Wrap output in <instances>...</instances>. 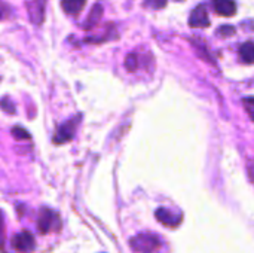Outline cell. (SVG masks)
Returning <instances> with one entry per match:
<instances>
[{
	"instance_id": "5",
	"label": "cell",
	"mask_w": 254,
	"mask_h": 253,
	"mask_svg": "<svg viewBox=\"0 0 254 253\" xmlns=\"http://www.w3.org/2000/svg\"><path fill=\"white\" fill-rule=\"evenodd\" d=\"M45 4H46V0H31L27 4L28 15H30V19L33 24H36V25L42 24V21L45 18Z\"/></svg>"
},
{
	"instance_id": "7",
	"label": "cell",
	"mask_w": 254,
	"mask_h": 253,
	"mask_svg": "<svg viewBox=\"0 0 254 253\" xmlns=\"http://www.w3.org/2000/svg\"><path fill=\"white\" fill-rule=\"evenodd\" d=\"M214 10L222 16H232L237 12V3L234 0H211Z\"/></svg>"
},
{
	"instance_id": "17",
	"label": "cell",
	"mask_w": 254,
	"mask_h": 253,
	"mask_svg": "<svg viewBox=\"0 0 254 253\" xmlns=\"http://www.w3.org/2000/svg\"><path fill=\"white\" fill-rule=\"evenodd\" d=\"M179 1H182V0H179Z\"/></svg>"
},
{
	"instance_id": "4",
	"label": "cell",
	"mask_w": 254,
	"mask_h": 253,
	"mask_svg": "<svg viewBox=\"0 0 254 253\" xmlns=\"http://www.w3.org/2000/svg\"><path fill=\"white\" fill-rule=\"evenodd\" d=\"M189 25L193 28H201V27H208L210 25V18H208V12L207 7L204 4L196 6L192 12H190V18H189Z\"/></svg>"
},
{
	"instance_id": "15",
	"label": "cell",
	"mask_w": 254,
	"mask_h": 253,
	"mask_svg": "<svg viewBox=\"0 0 254 253\" xmlns=\"http://www.w3.org/2000/svg\"><path fill=\"white\" fill-rule=\"evenodd\" d=\"M217 33L220 34V36H231V34H234L235 33V28L232 27V25H222L219 30H217Z\"/></svg>"
},
{
	"instance_id": "14",
	"label": "cell",
	"mask_w": 254,
	"mask_h": 253,
	"mask_svg": "<svg viewBox=\"0 0 254 253\" xmlns=\"http://www.w3.org/2000/svg\"><path fill=\"white\" fill-rule=\"evenodd\" d=\"M243 104H244L247 113L250 115V118L254 121V97H246L243 100Z\"/></svg>"
},
{
	"instance_id": "12",
	"label": "cell",
	"mask_w": 254,
	"mask_h": 253,
	"mask_svg": "<svg viewBox=\"0 0 254 253\" xmlns=\"http://www.w3.org/2000/svg\"><path fill=\"white\" fill-rule=\"evenodd\" d=\"M125 67H127V70H129V72H135V70H137L138 61H137V55H135V54H129V55L125 58Z\"/></svg>"
},
{
	"instance_id": "10",
	"label": "cell",
	"mask_w": 254,
	"mask_h": 253,
	"mask_svg": "<svg viewBox=\"0 0 254 253\" xmlns=\"http://www.w3.org/2000/svg\"><path fill=\"white\" fill-rule=\"evenodd\" d=\"M240 57L246 64H254V43L246 42L240 48Z\"/></svg>"
},
{
	"instance_id": "13",
	"label": "cell",
	"mask_w": 254,
	"mask_h": 253,
	"mask_svg": "<svg viewBox=\"0 0 254 253\" xmlns=\"http://www.w3.org/2000/svg\"><path fill=\"white\" fill-rule=\"evenodd\" d=\"M144 6L149 9H164L167 6V0H144Z\"/></svg>"
},
{
	"instance_id": "1",
	"label": "cell",
	"mask_w": 254,
	"mask_h": 253,
	"mask_svg": "<svg viewBox=\"0 0 254 253\" xmlns=\"http://www.w3.org/2000/svg\"><path fill=\"white\" fill-rule=\"evenodd\" d=\"M60 228V218L52 210L43 209L39 216V230L42 233H51Z\"/></svg>"
},
{
	"instance_id": "9",
	"label": "cell",
	"mask_w": 254,
	"mask_h": 253,
	"mask_svg": "<svg viewBox=\"0 0 254 253\" xmlns=\"http://www.w3.org/2000/svg\"><path fill=\"white\" fill-rule=\"evenodd\" d=\"M101 16H103V6L100 3H97L91 9V13L88 15V18L85 21V30H91L92 27H95L98 24V21L101 19Z\"/></svg>"
},
{
	"instance_id": "16",
	"label": "cell",
	"mask_w": 254,
	"mask_h": 253,
	"mask_svg": "<svg viewBox=\"0 0 254 253\" xmlns=\"http://www.w3.org/2000/svg\"><path fill=\"white\" fill-rule=\"evenodd\" d=\"M12 134H13L16 139H30V134H28L25 130L19 128V127H15V128L12 130Z\"/></svg>"
},
{
	"instance_id": "11",
	"label": "cell",
	"mask_w": 254,
	"mask_h": 253,
	"mask_svg": "<svg viewBox=\"0 0 254 253\" xmlns=\"http://www.w3.org/2000/svg\"><path fill=\"white\" fill-rule=\"evenodd\" d=\"M156 216H158V219L162 222V224H165V225H170V227H176L177 224H179V219L177 218H171V213L170 212H167L165 209H159L158 210V213H156Z\"/></svg>"
},
{
	"instance_id": "2",
	"label": "cell",
	"mask_w": 254,
	"mask_h": 253,
	"mask_svg": "<svg viewBox=\"0 0 254 253\" xmlns=\"http://www.w3.org/2000/svg\"><path fill=\"white\" fill-rule=\"evenodd\" d=\"M12 246L16 252L31 253L34 251V239L28 233H19V234L13 236Z\"/></svg>"
},
{
	"instance_id": "3",
	"label": "cell",
	"mask_w": 254,
	"mask_h": 253,
	"mask_svg": "<svg viewBox=\"0 0 254 253\" xmlns=\"http://www.w3.org/2000/svg\"><path fill=\"white\" fill-rule=\"evenodd\" d=\"M156 246H159V240L158 237L153 236H138L132 240V248L140 253H152V251L156 249Z\"/></svg>"
},
{
	"instance_id": "6",
	"label": "cell",
	"mask_w": 254,
	"mask_h": 253,
	"mask_svg": "<svg viewBox=\"0 0 254 253\" xmlns=\"http://www.w3.org/2000/svg\"><path fill=\"white\" fill-rule=\"evenodd\" d=\"M76 125H77V119H70L67 124L61 125V127L57 130V134H55V137H54V142H55V143H64V142H68L70 139H73Z\"/></svg>"
},
{
	"instance_id": "8",
	"label": "cell",
	"mask_w": 254,
	"mask_h": 253,
	"mask_svg": "<svg viewBox=\"0 0 254 253\" xmlns=\"http://www.w3.org/2000/svg\"><path fill=\"white\" fill-rule=\"evenodd\" d=\"M86 0H61L63 10L68 15H77L85 7Z\"/></svg>"
}]
</instances>
